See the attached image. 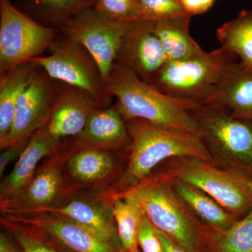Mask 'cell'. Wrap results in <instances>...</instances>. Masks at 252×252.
<instances>
[{"mask_svg": "<svg viewBox=\"0 0 252 252\" xmlns=\"http://www.w3.org/2000/svg\"><path fill=\"white\" fill-rule=\"evenodd\" d=\"M106 84L117 98L116 105L125 122L143 119L165 130L201 138V129L193 114L201 104L164 94L117 60Z\"/></svg>", "mask_w": 252, "mask_h": 252, "instance_id": "6da1fadb", "label": "cell"}, {"mask_svg": "<svg viewBox=\"0 0 252 252\" xmlns=\"http://www.w3.org/2000/svg\"><path fill=\"white\" fill-rule=\"evenodd\" d=\"M130 136V158L119 180L100 193L109 199L124 193L152 175L155 167L171 158H198L212 162L203 140L165 130L140 119L126 121Z\"/></svg>", "mask_w": 252, "mask_h": 252, "instance_id": "7a4b0ae2", "label": "cell"}, {"mask_svg": "<svg viewBox=\"0 0 252 252\" xmlns=\"http://www.w3.org/2000/svg\"><path fill=\"white\" fill-rule=\"evenodd\" d=\"M236 56L224 48L181 61H167L152 84L171 97L212 103L220 86L238 63Z\"/></svg>", "mask_w": 252, "mask_h": 252, "instance_id": "3957f363", "label": "cell"}, {"mask_svg": "<svg viewBox=\"0 0 252 252\" xmlns=\"http://www.w3.org/2000/svg\"><path fill=\"white\" fill-rule=\"evenodd\" d=\"M116 196L133 200L157 230L170 237L186 252H200V228L165 175L149 176Z\"/></svg>", "mask_w": 252, "mask_h": 252, "instance_id": "277c9868", "label": "cell"}, {"mask_svg": "<svg viewBox=\"0 0 252 252\" xmlns=\"http://www.w3.org/2000/svg\"><path fill=\"white\" fill-rule=\"evenodd\" d=\"M166 177L193 186L235 217L252 209V176L237 169L223 170L198 158H176Z\"/></svg>", "mask_w": 252, "mask_h": 252, "instance_id": "5b68a950", "label": "cell"}, {"mask_svg": "<svg viewBox=\"0 0 252 252\" xmlns=\"http://www.w3.org/2000/svg\"><path fill=\"white\" fill-rule=\"evenodd\" d=\"M47 51L49 56L31 62L42 67L53 79L89 93L99 108L112 105L113 96L107 90L98 63L82 44L59 31Z\"/></svg>", "mask_w": 252, "mask_h": 252, "instance_id": "8992f818", "label": "cell"}, {"mask_svg": "<svg viewBox=\"0 0 252 252\" xmlns=\"http://www.w3.org/2000/svg\"><path fill=\"white\" fill-rule=\"evenodd\" d=\"M73 150L74 141L68 139L64 147L50 156L19 191L0 202L1 215L37 213L61 206L72 198L77 190L66 178L64 166Z\"/></svg>", "mask_w": 252, "mask_h": 252, "instance_id": "52a82bcc", "label": "cell"}, {"mask_svg": "<svg viewBox=\"0 0 252 252\" xmlns=\"http://www.w3.org/2000/svg\"><path fill=\"white\" fill-rule=\"evenodd\" d=\"M193 114L210 153L232 168L252 175V122L233 117L217 104L203 105Z\"/></svg>", "mask_w": 252, "mask_h": 252, "instance_id": "ba28073f", "label": "cell"}, {"mask_svg": "<svg viewBox=\"0 0 252 252\" xmlns=\"http://www.w3.org/2000/svg\"><path fill=\"white\" fill-rule=\"evenodd\" d=\"M59 31L36 23L11 0H0V76L44 56Z\"/></svg>", "mask_w": 252, "mask_h": 252, "instance_id": "9c48e42d", "label": "cell"}, {"mask_svg": "<svg viewBox=\"0 0 252 252\" xmlns=\"http://www.w3.org/2000/svg\"><path fill=\"white\" fill-rule=\"evenodd\" d=\"M130 24L113 21L92 7L73 18L59 31L82 44L91 53L107 80L117 61L123 36Z\"/></svg>", "mask_w": 252, "mask_h": 252, "instance_id": "30bf717a", "label": "cell"}, {"mask_svg": "<svg viewBox=\"0 0 252 252\" xmlns=\"http://www.w3.org/2000/svg\"><path fill=\"white\" fill-rule=\"evenodd\" d=\"M61 85V81L50 77L42 67L35 64L29 83L18 99L11 130L0 141L1 150L31 137L45 125Z\"/></svg>", "mask_w": 252, "mask_h": 252, "instance_id": "8fae6325", "label": "cell"}, {"mask_svg": "<svg viewBox=\"0 0 252 252\" xmlns=\"http://www.w3.org/2000/svg\"><path fill=\"white\" fill-rule=\"evenodd\" d=\"M117 60L144 82L152 84L168 61L154 31L153 21L140 19L130 23L123 36Z\"/></svg>", "mask_w": 252, "mask_h": 252, "instance_id": "7c38bea8", "label": "cell"}, {"mask_svg": "<svg viewBox=\"0 0 252 252\" xmlns=\"http://www.w3.org/2000/svg\"><path fill=\"white\" fill-rule=\"evenodd\" d=\"M4 216L34 225L61 246L73 252H123L87 227L59 214L44 212Z\"/></svg>", "mask_w": 252, "mask_h": 252, "instance_id": "4fadbf2b", "label": "cell"}, {"mask_svg": "<svg viewBox=\"0 0 252 252\" xmlns=\"http://www.w3.org/2000/svg\"><path fill=\"white\" fill-rule=\"evenodd\" d=\"M73 141L74 150L64 166L68 182L76 190H96L104 187L108 189L107 185L112 182L117 169L114 150L87 148L81 146L74 137Z\"/></svg>", "mask_w": 252, "mask_h": 252, "instance_id": "5bb4252c", "label": "cell"}, {"mask_svg": "<svg viewBox=\"0 0 252 252\" xmlns=\"http://www.w3.org/2000/svg\"><path fill=\"white\" fill-rule=\"evenodd\" d=\"M96 108L99 107L89 93L62 82L46 128L58 140L77 137Z\"/></svg>", "mask_w": 252, "mask_h": 252, "instance_id": "9a60e30c", "label": "cell"}, {"mask_svg": "<svg viewBox=\"0 0 252 252\" xmlns=\"http://www.w3.org/2000/svg\"><path fill=\"white\" fill-rule=\"evenodd\" d=\"M44 212L67 217L87 227L124 251L118 235L112 200L104 198L100 192L94 194L76 192L63 205L40 212Z\"/></svg>", "mask_w": 252, "mask_h": 252, "instance_id": "2e32d148", "label": "cell"}, {"mask_svg": "<svg viewBox=\"0 0 252 252\" xmlns=\"http://www.w3.org/2000/svg\"><path fill=\"white\" fill-rule=\"evenodd\" d=\"M67 140H58L51 135L45 125L34 132L14 168L1 181L0 202L11 198L19 191L34 175L42 158L59 152Z\"/></svg>", "mask_w": 252, "mask_h": 252, "instance_id": "e0dca14e", "label": "cell"}, {"mask_svg": "<svg viewBox=\"0 0 252 252\" xmlns=\"http://www.w3.org/2000/svg\"><path fill=\"white\" fill-rule=\"evenodd\" d=\"M74 138L82 147L107 150L129 147L131 142L125 120L115 103L94 109L84 128Z\"/></svg>", "mask_w": 252, "mask_h": 252, "instance_id": "ac0fdd59", "label": "cell"}, {"mask_svg": "<svg viewBox=\"0 0 252 252\" xmlns=\"http://www.w3.org/2000/svg\"><path fill=\"white\" fill-rule=\"evenodd\" d=\"M212 104H220L234 117L252 122V68L237 63L220 86Z\"/></svg>", "mask_w": 252, "mask_h": 252, "instance_id": "d6986e66", "label": "cell"}, {"mask_svg": "<svg viewBox=\"0 0 252 252\" xmlns=\"http://www.w3.org/2000/svg\"><path fill=\"white\" fill-rule=\"evenodd\" d=\"M190 15L185 14L154 21V31L167 61H181L204 52L190 35Z\"/></svg>", "mask_w": 252, "mask_h": 252, "instance_id": "ffe728a7", "label": "cell"}, {"mask_svg": "<svg viewBox=\"0 0 252 252\" xmlns=\"http://www.w3.org/2000/svg\"><path fill=\"white\" fill-rule=\"evenodd\" d=\"M96 0H16L15 6L36 23L59 31Z\"/></svg>", "mask_w": 252, "mask_h": 252, "instance_id": "44dd1931", "label": "cell"}, {"mask_svg": "<svg viewBox=\"0 0 252 252\" xmlns=\"http://www.w3.org/2000/svg\"><path fill=\"white\" fill-rule=\"evenodd\" d=\"M167 178L186 207H189L196 216L210 225L212 230L228 229L238 220L236 217L203 190L182 181Z\"/></svg>", "mask_w": 252, "mask_h": 252, "instance_id": "7402d4cb", "label": "cell"}, {"mask_svg": "<svg viewBox=\"0 0 252 252\" xmlns=\"http://www.w3.org/2000/svg\"><path fill=\"white\" fill-rule=\"evenodd\" d=\"M34 66L32 62L25 63L0 76V141L11 130L18 99L29 83Z\"/></svg>", "mask_w": 252, "mask_h": 252, "instance_id": "603a6c76", "label": "cell"}, {"mask_svg": "<svg viewBox=\"0 0 252 252\" xmlns=\"http://www.w3.org/2000/svg\"><path fill=\"white\" fill-rule=\"evenodd\" d=\"M220 47L240 59L243 65L252 68V10H243L236 18L217 31Z\"/></svg>", "mask_w": 252, "mask_h": 252, "instance_id": "cb8c5ba5", "label": "cell"}, {"mask_svg": "<svg viewBox=\"0 0 252 252\" xmlns=\"http://www.w3.org/2000/svg\"><path fill=\"white\" fill-rule=\"evenodd\" d=\"M109 200L112 202L118 235L123 250H138L137 236L144 218L143 212L133 200L127 197L116 196Z\"/></svg>", "mask_w": 252, "mask_h": 252, "instance_id": "d4e9b609", "label": "cell"}, {"mask_svg": "<svg viewBox=\"0 0 252 252\" xmlns=\"http://www.w3.org/2000/svg\"><path fill=\"white\" fill-rule=\"evenodd\" d=\"M208 239L215 252H252V209L228 229L212 230Z\"/></svg>", "mask_w": 252, "mask_h": 252, "instance_id": "484cf974", "label": "cell"}, {"mask_svg": "<svg viewBox=\"0 0 252 252\" xmlns=\"http://www.w3.org/2000/svg\"><path fill=\"white\" fill-rule=\"evenodd\" d=\"M1 223L11 233L23 252H60L49 243V237L34 225L1 217Z\"/></svg>", "mask_w": 252, "mask_h": 252, "instance_id": "4316f807", "label": "cell"}, {"mask_svg": "<svg viewBox=\"0 0 252 252\" xmlns=\"http://www.w3.org/2000/svg\"><path fill=\"white\" fill-rule=\"evenodd\" d=\"M94 8L113 21L131 23L144 19L138 0H96Z\"/></svg>", "mask_w": 252, "mask_h": 252, "instance_id": "83f0119b", "label": "cell"}, {"mask_svg": "<svg viewBox=\"0 0 252 252\" xmlns=\"http://www.w3.org/2000/svg\"><path fill=\"white\" fill-rule=\"evenodd\" d=\"M144 19L157 21L187 14L181 0H138Z\"/></svg>", "mask_w": 252, "mask_h": 252, "instance_id": "f1b7e54d", "label": "cell"}, {"mask_svg": "<svg viewBox=\"0 0 252 252\" xmlns=\"http://www.w3.org/2000/svg\"><path fill=\"white\" fill-rule=\"evenodd\" d=\"M137 243L143 252H163L157 229L144 215L137 233Z\"/></svg>", "mask_w": 252, "mask_h": 252, "instance_id": "f546056e", "label": "cell"}, {"mask_svg": "<svg viewBox=\"0 0 252 252\" xmlns=\"http://www.w3.org/2000/svg\"><path fill=\"white\" fill-rule=\"evenodd\" d=\"M31 137H26L18 141L7 148L0 156V176H2L6 167L14 160L19 158L27 147Z\"/></svg>", "mask_w": 252, "mask_h": 252, "instance_id": "4dcf8cb0", "label": "cell"}, {"mask_svg": "<svg viewBox=\"0 0 252 252\" xmlns=\"http://www.w3.org/2000/svg\"><path fill=\"white\" fill-rule=\"evenodd\" d=\"M215 1L216 0H181L186 12L191 16L207 12Z\"/></svg>", "mask_w": 252, "mask_h": 252, "instance_id": "1f68e13d", "label": "cell"}, {"mask_svg": "<svg viewBox=\"0 0 252 252\" xmlns=\"http://www.w3.org/2000/svg\"><path fill=\"white\" fill-rule=\"evenodd\" d=\"M157 232L162 244L163 252H187L165 233L157 229Z\"/></svg>", "mask_w": 252, "mask_h": 252, "instance_id": "d6a6232c", "label": "cell"}, {"mask_svg": "<svg viewBox=\"0 0 252 252\" xmlns=\"http://www.w3.org/2000/svg\"><path fill=\"white\" fill-rule=\"evenodd\" d=\"M0 252H21L17 243L12 237L4 232L0 233Z\"/></svg>", "mask_w": 252, "mask_h": 252, "instance_id": "836d02e7", "label": "cell"}, {"mask_svg": "<svg viewBox=\"0 0 252 252\" xmlns=\"http://www.w3.org/2000/svg\"><path fill=\"white\" fill-rule=\"evenodd\" d=\"M123 252H139L138 250H136V251H132V252H125L123 251Z\"/></svg>", "mask_w": 252, "mask_h": 252, "instance_id": "e575fe53", "label": "cell"}, {"mask_svg": "<svg viewBox=\"0 0 252 252\" xmlns=\"http://www.w3.org/2000/svg\"></svg>", "mask_w": 252, "mask_h": 252, "instance_id": "d590c367", "label": "cell"}]
</instances>
